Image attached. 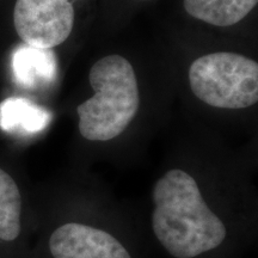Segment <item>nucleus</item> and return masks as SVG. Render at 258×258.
Listing matches in <instances>:
<instances>
[{"label":"nucleus","mask_w":258,"mask_h":258,"mask_svg":"<svg viewBox=\"0 0 258 258\" xmlns=\"http://www.w3.org/2000/svg\"><path fill=\"white\" fill-rule=\"evenodd\" d=\"M152 196L153 232L171 256L195 258L225 240L224 222L206 205L188 172L167 171L154 184Z\"/></svg>","instance_id":"f257e3e1"},{"label":"nucleus","mask_w":258,"mask_h":258,"mask_svg":"<svg viewBox=\"0 0 258 258\" xmlns=\"http://www.w3.org/2000/svg\"><path fill=\"white\" fill-rule=\"evenodd\" d=\"M95 96L77 108L79 132L90 141H109L123 133L140 105L134 69L121 55L102 57L91 67Z\"/></svg>","instance_id":"f03ea898"},{"label":"nucleus","mask_w":258,"mask_h":258,"mask_svg":"<svg viewBox=\"0 0 258 258\" xmlns=\"http://www.w3.org/2000/svg\"><path fill=\"white\" fill-rule=\"evenodd\" d=\"M194 95L221 109H244L258 101V63L235 53H213L196 59L189 69Z\"/></svg>","instance_id":"7ed1b4c3"},{"label":"nucleus","mask_w":258,"mask_h":258,"mask_svg":"<svg viewBox=\"0 0 258 258\" xmlns=\"http://www.w3.org/2000/svg\"><path fill=\"white\" fill-rule=\"evenodd\" d=\"M14 24L25 44L53 49L72 32L73 5L71 0H17Z\"/></svg>","instance_id":"20e7f679"},{"label":"nucleus","mask_w":258,"mask_h":258,"mask_svg":"<svg viewBox=\"0 0 258 258\" xmlns=\"http://www.w3.org/2000/svg\"><path fill=\"white\" fill-rule=\"evenodd\" d=\"M49 250L54 258H132L110 233L78 222L56 228L50 235Z\"/></svg>","instance_id":"39448f33"},{"label":"nucleus","mask_w":258,"mask_h":258,"mask_svg":"<svg viewBox=\"0 0 258 258\" xmlns=\"http://www.w3.org/2000/svg\"><path fill=\"white\" fill-rule=\"evenodd\" d=\"M57 71L56 57L49 48L21 44L12 54V72L15 80L24 88L50 84Z\"/></svg>","instance_id":"423d86ee"},{"label":"nucleus","mask_w":258,"mask_h":258,"mask_svg":"<svg viewBox=\"0 0 258 258\" xmlns=\"http://www.w3.org/2000/svg\"><path fill=\"white\" fill-rule=\"evenodd\" d=\"M50 121L49 111L23 97H10L0 104V128L8 133H40Z\"/></svg>","instance_id":"0eeeda50"},{"label":"nucleus","mask_w":258,"mask_h":258,"mask_svg":"<svg viewBox=\"0 0 258 258\" xmlns=\"http://www.w3.org/2000/svg\"><path fill=\"white\" fill-rule=\"evenodd\" d=\"M257 3L258 0H184L183 5L191 17L227 28L243 21Z\"/></svg>","instance_id":"6e6552de"},{"label":"nucleus","mask_w":258,"mask_h":258,"mask_svg":"<svg viewBox=\"0 0 258 258\" xmlns=\"http://www.w3.org/2000/svg\"><path fill=\"white\" fill-rule=\"evenodd\" d=\"M22 196L16 182L0 169V240L12 241L21 233Z\"/></svg>","instance_id":"1a4fd4ad"}]
</instances>
